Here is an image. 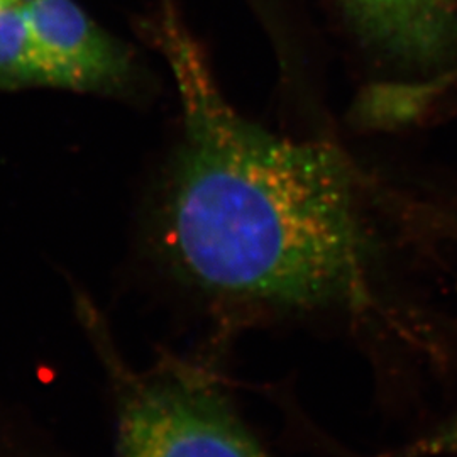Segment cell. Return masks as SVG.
Instances as JSON below:
<instances>
[{"mask_svg":"<svg viewBox=\"0 0 457 457\" xmlns=\"http://www.w3.org/2000/svg\"><path fill=\"white\" fill-rule=\"evenodd\" d=\"M375 46L405 62H439L457 39L454 0H343Z\"/></svg>","mask_w":457,"mask_h":457,"instance_id":"obj_4","label":"cell"},{"mask_svg":"<svg viewBox=\"0 0 457 457\" xmlns=\"http://www.w3.org/2000/svg\"><path fill=\"white\" fill-rule=\"evenodd\" d=\"M24 5L0 12V90L53 88L46 58Z\"/></svg>","mask_w":457,"mask_h":457,"instance_id":"obj_5","label":"cell"},{"mask_svg":"<svg viewBox=\"0 0 457 457\" xmlns=\"http://www.w3.org/2000/svg\"><path fill=\"white\" fill-rule=\"evenodd\" d=\"M26 2H28V0H0V12L5 11V9L21 5V4H26Z\"/></svg>","mask_w":457,"mask_h":457,"instance_id":"obj_7","label":"cell"},{"mask_svg":"<svg viewBox=\"0 0 457 457\" xmlns=\"http://www.w3.org/2000/svg\"><path fill=\"white\" fill-rule=\"evenodd\" d=\"M24 9L46 58L53 88L109 94L128 85L129 51L75 0H28Z\"/></svg>","mask_w":457,"mask_h":457,"instance_id":"obj_3","label":"cell"},{"mask_svg":"<svg viewBox=\"0 0 457 457\" xmlns=\"http://www.w3.org/2000/svg\"><path fill=\"white\" fill-rule=\"evenodd\" d=\"M79 305L112 388V457H275L211 366L166 353L137 370L117 351L100 312L87 300Z\"/></svg>","mask_w":457,"mask_h":457,"instance_id":"obj_2","label":"cell"},{"mask_svg":"<svg viewBox=\"0 0 457 457\" xmlns=\"http://www.w3.org/2000/svg\"><path fill=\"white\" fill-rule=\"evenodd\" d=\"M156 41L181 109V145L153 217L164 283L228 332H341L376 364L447 370L457 328L415 290L343 154L239 114L173 0Z\"/></svg>","mask_w":457,"mask_h":457,"instance_id":"obj_1","label":"cell"},{"mask_svg":"<svg viewBox=\"0 0 457 457\" xmlns=\"http://www.w3.org/2000/svg\"><path fill=\"white\" fill-rule=\"evenodd\" d=\"M378 457H457V410L417 439Z\"/></svg>","mask_w":457,"mask_h":457,"instance_id":"obj_6","label":"cell"}]
</instances>
